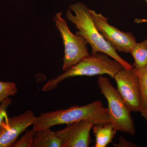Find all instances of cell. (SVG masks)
<instances>
[{
	"label": "cell",
	"instance_id": "obj_5",
	"mask_svg": "<svg viewBox=\"0 0 147 147\" xmlns=\"http://www.w3.org/2000/svg\"><path fill=\"white\" fill-rule=\"evenodd\" d=\"M62 12L55 13L53 20L60 33L64 46L63 70H68L84 58L90 55L88 52V42L83 37L73 34L67 26L66 21L62 17Z\"/></svg>",
	"mask_w": 147,
	"mask_h": 147
},
{
	"label": "cell",
	"instance_id": "obj_14",
	"mask_svg": "<svg viewBox=\"0 0 147 147\" xmlns=\"http://www.w3.org/2000/svg\"><path fill=\"white\" fill-rule=\"evenodd\" d=\"M17 92L18 89L15 83L0 81V104L6 98L15 95Z\"/></svg>",
	"mask_w": 147,
	"mask_h": 147
},
{
	"label": "cell",
	"instance_id": "obj_8",
	"mask_svg": "<svg viewBox=\"0 0 147 147\" xmlns=\"http://www.w3.org/2000/svg\"><path fill=\"white\" fill-rule=\"evenodd\" d=\"M36 117L28 110L18 116L6 118L0 125V147H12L19 135L33 125Z\"/></svg>",
	"mask_w": 147,
	"mask_h": 147
},
{
	"label": "cell",
	"instance_id": "obj_17",
	"mask_svg": "<svg viewBox=\"0 0 147 147\" xmlns=\"http://www.w3.org/2000/svg\"><path fill=\"white\" fill-rule=\"evenodd\" d=\"M117 145V147H137V146L133 143L127 142L124 139L121 137L119 143Z\"/></svg>",
	"mask_w": 147,
	"mask_h": 147
},
{
	"label": "cell",
	"instance_id": "obj_10",
	"mask_svg": "<svg viewBox=\"0 0 147 147\" xmlns=\"http://www.w3.org/2000/svg\"><path fill=\"white\" fill-rule=\"evenodd\" d=\"M92 129L95 137V147L107 146L112 142L117 131L111 123L95 125Z\"/></svg>",
	"mask_w": 147,
	"mask_h": 147
},
{
	"label": "cell",
	"instance_id": "obj_13",
	"mask_svg": "<svg viewBox=\"0 0 147 147\" xmlns=\"http://www.w3.org/2000/svg\"><path fill=\"white\" fill-rule=\"evenodd\" d=\"M135 69L139 76L143 108L147 106V67Z\"/></svg>",
	"mask_w": 147,
	"mask_h": 147
},
{
	"label": "cell",
	"instance_id": "obj_15",
	"mask_svg": "<svg viewBox=\"0 0 147 147\" xmlns=\"http://www.w3.org/2000/svg\"><path fill=\"white\" fill-rule=\"evenodd\" d=\"M36 130L27 129L26 133L13 144V147H32L34 138Z\"/></svg>",
	"mask_w": 147,
	"mask_h": 147
},
{
	"label": "cell",
	"instance_id": "obj_6",
	"mask_svg": "<svg viewBox=\"0 0 147 147\" xmlns=\"http://www.w3.org/2000/svg\"><path fill=\"white\" fill-rule=\"evenodd\" d=\"M114 79L117 90L131 112H140L142 108V95L139 76L134 67L122 68Z\"/></svg>",
	"mask_w": 147,
	"mask_h": 147
},
{
	"label": "cell",
	"instance_id": "obj_2",
	"mask_svg": "<svg viewBox=\"0 0 147 147\" xmlns=\"http://www.w3.org/2000/svg\"><path fill=\"white\" fill-rule=\"evenodd\" d=\"M66 12L67 20L74 24L78 30L76 34L81 36L91 47L92 55L97 53L106 54L117 61L124 68L130 69L133 67L121 57L115 49L110 45L100 34L92 19L89 8L82 2L71 4Z\"/></svg>",
	"mask_w": 147,
	"mask_h": 147
},
{
	"label": "cell",
	"instance_id": "obj_16",
	"mask_svg": "<svg viewBox=\"0 0 147 147\" xmlns=\"http://www.w3.org/2000/svg\"><path fill=\"white\" fill-rule=\"evenodd\" d=\"M12 100L8 97L3 100L0 104V125L3 121L8 117L7 110Z\"/></svg>",
	"mask_w": 147,
	"mask_h": 147
},
{
	"label": "cell",
	"instance_id": "obj_19",
	"mask_svg": "<svg viewBox=\"0 0 147 147\" xmlns=\"http://www.w3.org/2000/svg\"><path fill=\"white\" fill-rule=\"evenodd\" d=\"M146 2L147 3V0H146Z\"/></svg>",
	"mask_w": 147,
	"mask_h": 147
},
{
	"label": "cell",
	"instance_id": "obj_18",
	"mask_svg": "<svg viewBox=\"0 0 147 147\" xmlns=\"http://www.w3.org/2000/svg\"><path fill=\"white\" fill-rule=\"evenodd\" d=\"M139 113L147 122V106L142 108Z\"/></svg>",
	"mask_w": 147,
	"mask_h": 147
},
{
	"label": "cell",
	"instance_id": "obj_4",
	"mask_svg": "<svg viewBox=\"0 0 147 147\" xmlns=\"http://www.w3.org/2000/svg\"><path fill=\"white\" fill-rule=\"evenodd\" d=\"M97 82L100 91L108 101V115L116 130L134 135L136 130L131 111L117 90L113 87L107 77L99 76Z\"/></svg>",
	"mask_w": 147,
	"mask_h": 147
},
{
	"label": "cell",
	"instance_id": "obj_3",
	"mask_svg": "<svg viewBox=\"0 0 147 147\" xmlns=\"http://www.w3.org/2000/svg\"><path fill=\"white\" fill-rule=\"evenodd\" d=\"M123 66L117 61L109 57L104 53H98L84 58L64 73L49 80L43 86L41 90L50 91L55 89L63 80L77 76H92L107 74L114 78Z\"/></svg>",
	"mask_w": 147,
	"mask_h": 147
},
{
	"label": "cell",
	"instance_id": "obj_1",
	"mask_svg": "<svg viewBox=\"0 0 147 147\" xmlns=\"http://www.w3.org/2000/svg\"><path fill=\"white\" fill-rule=\"evenodd\" d=\"M79 121L88 122L94 125L111 123L107 108L100 101L96 100L83 106L74 105L68 109L41 113L36 117L33 128L38 130Z\"/></svg>",
	"mask_w": 147,
	"mask_h": 147
},
{
	"label": "cell",
	"instance_id": "obj_7",
	"mask_svg": "<svg viewBox=\"0 0 147 147\" xmlns=\"http://www.w3.org/2000/svg\"><path fill=\"white\" fill-rule=\"evenodd\" d=\"M89 11L98 30L110 45L116 51L130 53L137 43L133 34L130 32L121 31L110 25L108 22V18L101 13H98L89 9Z\"/></svg>",
	"mask_w": 147,
	"mask_h": 147
},
{
	"label": "cell",
	"instance_id": "obj_12",
	"mask_svg": "<svg viewBox=\"0 0 147 147\" xmlns=\"http://www.w3.org/2000/svg\"><path fill=\"white\" fill-rule=\"evenodd\" d=\"M134 62L132 66L139 69L147 67V38L136 43L130 52Z\"/></svg>",
	"mask_w": 147,
	"mask_h": 147
},
{
	"label": "cell",
	"instance_id": "obj_11",
	"mask_svg": "<svg viewBox=\"0 0 147 147\" xmlns=\"http://www.w3.org/2000/svg\"><path fill=\"white\" fill-rule=\"evenodd\" d=\"M32 147H62L60 138L50 128L36 130Z\"/></svg>",
	"mask_w": 147,
	"mask_h": 147
},
{
	"label": "cell",
	"instance_id": "obj_9",
	"mask_svg": "<svg viewBox=\"0 0 147 147\" xmlns=\"http://www.w3.org/2000/svg\"><path fill=\"white\" fill-rule=\"evenodd\" d=\"M93 126L88 122L79 121L56 133L61 141L62 147H88L92 142L90 133Z\"/></svg>",
	"mask_w": 147,
	"mask_h": 147
}]
</instances>
